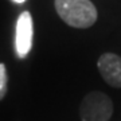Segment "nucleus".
Returning a JSON list of instances; mask_svg holds the SVG:
<instances>
[{
	"label": "nucleus",
	"instance_id": "obj_1",
	"mask_svg": "<svg viewBox=\"0 0 121 121\" xmlns=\"http://www.w3.org/2000/svg\"><path fill=\"white\" fill-rule=\"evenodd\" d=\"M55 11L74 28H89L97 20V9L90 0H55Z\"/></svg>",
	"mask_w": 121,
	"mask_h": 121
},
{
	"label": "nucleus",
	"instance_id": "obj_2",
	"mask_svg": "<svg viewBox=\"0 0 121 121\" xmlns=\"http://www.w3.org/2000/svg\"><path fill=\"white\" fill-rule=\"evenodd\" d=\"M112 114V99L101 91H91L86 94L79 106V117L82 121H109Z\"/></svg>",
	"mask_w": 121,
	"mask_h": 121
},
{
	"label": "nucleus",
	"instance_id": "obj_3",
	"mask_svg": "<svg viewBox=\"0 0 121 121\" xmlns=\"http://www.w3.org/2000/svg\"><path fill=\"white\" fill-rule=\"evenodd\" d=\"M32 16L28 11H23L16 22V39H15V47L16 52L20 58L24 56L31 51L32 47Z\"/></svg>",
	"mask_w": 121,
	"mask_h": 121
},
{
	"label": "nucleus",
	"instance_id": "obj_4",
	"mask_svg": "<svg viewBox=\"0 0 121 121\" xmlns=\"http://www.w3.org/2000/svg\"><path fill=\"white\" fill-rule=\"evenodd\" d=\"M101 77L108 85L120 89L121 87V56L113 52H105L97 62Z\"/></svg>",
	"mask_w": 121,
	"mask_h": 121
},
{
	"label": "nucleus",
	"instance_id": "obj_5",
	"mask_svg": "<svg viewBox=\"0 0 121 121\" xmlns=\"http://www.w3.org/2000/svg\"><path fill=\"white\" fill-rule=\"evenodd\" d=\"M7 85H8L7 70L3 63H0V99H3L7 94Z\"/></svg>",
	"mask_w": 121,
	"mask_h": 121
},
{
	"label": "nucleus",
	"instance_id": "obj_6",
	"mask_svg": "<svg viewBox=\"0 0 121 121\" xmlns=\"http://www.w3.org/2000/svg\"><path fill=\"white\" fill-rule=\"evenodd\" d=\"M13 1H15V3H24L26 0H13Z\"/></svg>",
	"mask_w": 121,
	"mask_h": 121
}]
</instances>
